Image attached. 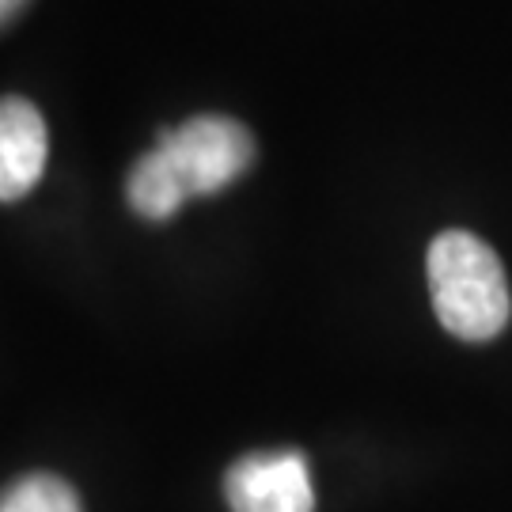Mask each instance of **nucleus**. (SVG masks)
Returning <instances> with one entry per match:
<instances>
[{"mask_svg": "<svg viewBox=\"0 0 512 512\" xmlns=\"http://www.w3.org/2000/svg\"><path fill=\"white\" fill-rule=\"evenodd\" d=\"M429 296L440 327L463 342H486L512 315L509 281L497 255L471 232H440L429 243Z\"/></svg>", "mask_w": 512, "mask_h": 512, "instance_id": "nucleus-1", "label": "nucleus"}, {"mask_svg": "<svg viewBox=\"0 0 512 512\" xmlns=\"http://www.w3.org/2000/svg\"><path fill=\"white\" fill-rule=\"evenodd\" d=\"M156 148H164L186 194H217L232 186L255 160V137L224 114H198L183 126L160 129Z\"/></svg>", "mask_w": 512, "mask_h": 512, "instance_id": "nucleus-2", "label": "nucleus"}, {"mask_svg": "<svg viewBox=\"0 0 512 512\" xmlns=\"http://www.w3.org/2000/svg\"><path fill=\"white\" fill-rule=\"evenodd\" d=\"M224 497L232 512H315L308 459L281 452H251L224 475Z\"/></svg>", "mask_w": 512, "mask_h": 512, "instance_id": "nucleus-3", "label": "nucleus"}, {"mask_svg": "<svg viewBox=\"0 0 512 512\" xmlns=\"http://www.w3.org/2000/svg\"><path fill=\"white\" fill-rule=\"evenodd\" d=\"M50 133L31 99H0V202H19L42 179Z\"/></svg>", "mask_w": 512, "mask_h": 512, "instance_id": "nucleus-4", "label": "nucleus"}, {"mask_svg": "<svg viewBox=\"0 0 512 512\" xmlns=\"http://www.w3.org/2000/svg\"><path fill=\"white\" fill-rule=\"evenodd\" d=\"M126 198H129V209H133L137 217L167 220L183 209V202L190 194H186L183 179L175 175V167H171L164 148H152V152H145V156L133 164V171H129Z\"/></svg>", "mask_w": 512, "mask_h": 512, "instance_id": "nucleus-5", "label": "nucleus"}, {"mask_svg": "<svg viewBox=\"0 0 512 512\" xmlns=\"http://www.w3.org/2000/svg\"><path fill=\"white\" fill-rule=\"evenodd\" d=\"M0 512H84L76 490L57 475H23L0 494Z\"/></svg>", "mask_w": 512, "mask_h": 512, "instance_id": "nucleus-6", "label": "nucleus"}, {"mask_svg": "<svg viewBox=\"0 0 512 512\" xmlns=\"http://www.w3.org/2000/svg\"><path fill=\"white\" fill-rule=\"evenodd\" d=\"M23 4H27V0H0V27H4V23H8L12 16H16Z\"/></svg>", "mask_w": 512, "mask_h": 512, "instance_id": "nucleus-7", "label": "nucleus"}]
</instances>
